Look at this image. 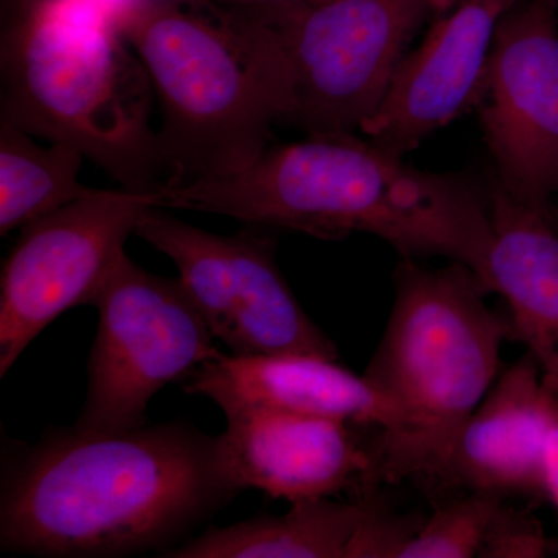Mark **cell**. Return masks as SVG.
Masks as SVG:
<instances>
[{
	"label": "cell",
	"instance_id": "1",
	"mask_svg": "<svg viewBox=\"0 0 558 558\" xmlns=\"http://www.w3.org/2000/svg\"><path fill=\"white\" fill-rule=\"evenodd\" d=\"M0 476V548L53 558L168 553L242 492L219 436L180 421L10 440Z\"/></svg>",
	"mask_w": 558,
	"mask_h": 558
},
{
	"label": "cell",
	"instance_id": "2",
	"mask_svg": "<svg viewBox=\"0 0 558 558\" xmlns=\"http://www.w3.org/2000/svg\"><path fill=\"white\" fill-rule=\"evenodd\" d=\"M157 207L323 241L371 234L402 258L464 264L487 288L494 238L488 191L462 174L416 170L355 134L267 146L244 170L160 190Z\"/></svg>",
	"mask_w": 558,
	"mask_h": 558
},
{
	"label": "cell",
	"instance_id": "3",
	"mask_svg": "<svg viewBox=\"0 0 558 558\" xmlns=\"http://www.w3.org/2000/svg\"><path fill=\"white\" fill-rule=\"evenodd\" d=\"M116 22L159 106L163 189L244 170L289 119L288 62L258 14L207 0H142Z\"/></svg>",
	"mask_w": 558,
	"mask_h": 558
},
{
	"label": "cell",
	"instance_id": "4",
	"mask_svg": "<svg viewBox=\"0 0 558 558\" xmlns=\"http://www.w3.org/2000/svg\"><path fill=\"white\" fill-rule=\"evenodd\" d=\"M0 70V120L75 146L120 189H163L148 73L95 0H28L3 31Z\"/></svg>",
	"mask_w": 558,
	"mask_h": 558
},
{
	"label": "cell",
	"instance_id": "5",
	"mask_svg": "<svg viewBox=\"0 0 558 558\" xmlns=\"http://www.w3.org/2000/svg\"><path fill=\"white\" fill-rule=\"evenodd\" d=\"M488 293L464 264L427 269L400 260L387 326L363 374L399 411L398 428L371 442L369 490L435 480L498 379L513 333L508 315L486 303Z\"/></svg>",
	"mask_w": 558,
	"mask_h": 558
},
{
	"label": "cell",
	"instance_id": "6",
	"mask_svg": "<svg viewBox=\"0 0 558 558\" xmlns=\"http://www.w3.org/2000/svg\"><path fill=\"white\" fill-rule=\"evenodd\" d=\"M446 0H319L258 14L278 33L292 109L307 135L355 134L387 97L418 28Z\"/></svg>",
	"mask_w": 558,
	"mask_h": 558
},
{
	"label": "cell",
	"instance_id": "7",
	"mask_svg": "<svg viewBox=\"0 0 558 558\" xmlns=\"http://www.w3.org/2000/svg\"><path fill=\"white\" fill-rule=\"evenodd\" d=\"M97 336L78 421L86 435L146 424L150 399L223 354L179 278L142 269L124 255L94 301Z\"/></svg>",
	"mask_w": 558,
	"mask_h": 558
},
{
	"label": "cell",
	"instance_id": "8",
	"mask_svg": "<svg viewBox=\"0 0 558 558\" xmlns=\"http://www.w3.org/2000/svg\"><path fill=\"white\" fill-rule=\"evenodd\" d=\"M135 234L174 263L183 288L231 355L339 357L289 288L270 238L250 230L209 233L159 207L143 216Z\"/></svg>",
	"mask_w": 558,
	"mask_h": 558
},
{
	"label": "cell",
	"instance_id": "9",
	"mask_svg": "<svg viewBox=\"0 0 558 558\" xmlns=\"http://www.w3.org/2000/svg\"><path fill=\"white\" fill-rule=\"evenodd\" d=\"M156 193L95 190L21 229L0 274V377L51 322L94 301Z\"/></svg>",
	"mask_w": 558,
	"mask_h": 558
},
{
	"label": "cell",
	"instance_id": "10",
	"mask_svg": "<svg viewBox=\"0 0 558 558\" xmlns=\"http://www.w3.org/2000/svg\"><path fill=\"white\" fill-rule=\"evenodd\" d=\"M480 106L492 175L513 199L554 216L558 7L553 0H520L499 21Z\"/></svg>",
	"mask_w": 558,
	"mask_h": 558
},
{
	"label": "cell",
	"instance_id": "11",
	"mask_svg": "<svg viewBox=\"0 0 558 558\" xmlns=\"http://www.w3.org/2000/svg\"><path fill=\"white\" fill-rule=\"evenodd\" d=\"M520 0H446L424 39L400 61L387 97L360 132L405 156L478 106L499 21Z\"/></svg>",
	"mask_w": 558,
	"mask_h": 558
},
{
	"label": "cell",
	"instance_id": "12",
	"mask_svg": "<svg viewBox=\"0 0 558 558\" xmlns=\"http://www.w3.org/2000/svg\"><path fill=\"white\" fill-rule=\"evenodd\" d=\"M220 433L223 461L242 492L296 502L352 490L369 492L373 451L360 425L279 409L229 414Z\"/></svg>",
	"mask_w": 558,
	"mask_h": 558
},
{
	"label": "cell",
	"instance_id": "13",
	"mask_svg": "<svg viewBox=\"0 0 558 558\" xmlns=\"http://www.w3.org/2000/svg\"><path fill=\"white\" fill-rule=\"evenodd\" d=\"M226 416L245 409H279L343 418L389 433L399 425L395 403L365 376L315 355H231L209 360L183 384Z\"/></svg>",
	"mask_w": 558,
	"mask_h": 558
},
{
	"label": "cell",
	"instance_id": "14",
	"mask_svg": "<svg viewBox=\"0 0 558 558\" xmlns=\"http://www.w3.org/2000/svg\"><path fill=\"white\" fill-rule=\"evenodd\" d=\"M548 388L531 354L495 380L432 483L508 497H542Z\"/></svg>",
	"mask_w": 558,
	"mask_h": 558
},
{
	"label": "cell",
	"instance_id": "15",
	"mask_svg": "<svg viewBox=\"0 0 558 558\" xmlns=\"http://www.w3.org/2000/svg\"><path fill=\"white\" fill-rule=\"evenodd\" d=\"M492 238L488 292L508 304L513 340L526 344L546 388L558 396V230L556 218L513 199L488 179Z\"/></svg>",
	"mask_w": 558,
	"mask_h": 558
},
{
	"label": "cell",
	"instance_id": "16",
	"mask_svg": "<svg viewBox=\"0 0 558 558\" xmlns=\"http://www.w3.org/2000/svg\"><path fill=\"white\" fill-rule=\"evenodd\" d=\"M329 498L293 502L284 515H258L207 529L160 557L344 558L365 513V498L352 502Z\"/></svg>",
	"mask_w": 558,
	"mask_h": 558
},
{
	"label": "cell",
	"instance_id": "17",
	"mask_svg": "<svg viewBox=\"0 0 558 558\" xmlns=\"http://www.w3.org/2000/svg\"><path fill=\"white\" fill-rule=\"evenodd\" d=\"M84 154L68 143L39 145L0 120V234L24 229L97 189L80 182Z\"/></svg>",
	"mask_w": 558,
	"mask_h": 558
},
{
	"label": "cell",
	"instance_id": "18",
	"mask_svg": "<svg viewBox=\"0 0 558 558\" xmlns=\"http://www.w3.org/2000/svg\"><path fill=\"white\" fill-rule=\"evenodd\" d=\"M501 495L469 492L465 497L440 506L403 548L400 558L478 557L484 535Z\"/></svg>",
	"mask_w": 558,
	"mask_h": 558
},
{
	"label": "cell",
	"instance_id": "19",
	"mask_svg": "<svg viewBox=\"0 0 558 558\" xmlns=\"http://www.w3.org/2000/svg\"><path fill=\"white\" fill-rule=\"evenodd\" d=\"M360 497L365 498V513L344 558H400L425 519L389 512L373 498V492Z\"/></svg>",
	"mask_w": 558,
	"mask_h": 558
},
{
	"label": "cell",
	"instance_id": "20",
	"mask_svg": "<svg viewBox=\"0 0 558 558\" xmlns=\"http://www.w3.org/2000/svg\"><path fill=\"white\" fill-rule=\"evenodd\" d=\"M549 553V539L531 513L498 506L484 535L481 558H538Z\"/></svg>",
	"mask_w": 558,
	"mask_h": 558
},
{
	"label": "cell",
	"instance_id": "21",
	"mask_svg": "<svg viewBox=\"0 0 558 558\" xmlns=\"http://www.w3.org/2000/svg\"><path fill=\"white\" fill-rule=\"evenodd\" d=\"M543 481L545 497H548L558 512V396L548 389L546 402V429L543 442Z\"/></svg>",
	"mask_w": 558,
	"mask_h": 558
},
{
	"label": "cell",
	"instance_id": "22",
	"mask_svg": "<svg viewBox=\"0 0 558 558\" xmlns=\"http://www.w3.org/2000/svg\"><path fill=\"white\" fill-rule=\"evenodd\" d=\"M218 2L230 5V9L248 11L253 14H271L311 5L319 0H218Z\"/></svg>",
	"mask_w": 558,
	"mask_h": 558
},
{
	"label": "cell",
	"instance_id": "23",
	"mask_svg": "<svg viewBox=\"0 0 558 558\" xmlns=\"http://www.w3.org/2000/svg\"><path fill=\"white\" fill-rule=\"evenodd\" d=\"M556 223H558V209H557V216H556Z\"/></svg>",
	"mask_w": 558,
	"mask_h": 558
},
{
	"label": "cell",
	"instance_id": "24",
	"mask_svg": "<svg viewBox=\"0 0 558 558\" xmlns=\"http://www.w3.org/2000/svg\"><path fill=\"white\" fill-rule=\"evenodd\" d=\"M553 2L558 7V0H553Z\"/></svg>",
	"mask_w": 558,
	"mask_h": 558
}]
</instances>
